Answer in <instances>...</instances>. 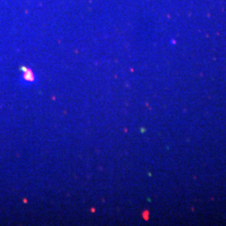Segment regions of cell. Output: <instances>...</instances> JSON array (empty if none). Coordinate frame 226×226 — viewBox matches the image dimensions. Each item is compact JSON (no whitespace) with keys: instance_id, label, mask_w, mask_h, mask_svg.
I'll return each instance as SVG.
<instances>
[{"instance_id":"1","label":"cell","mask_w":226,"mask_h":226,"mask_svg":"<svg viewBox=\"0 0 226 226\" xmlns=\"http://www.w3.org/2000/svg\"><path fill=\"white\" fill-rule=\"evenodd\" d=\"M25 73L23 74V78L25 81H27L29 82H31L34 81V75L31 72V70H26L25 69Z\"/></svg>"}]
</instances>
